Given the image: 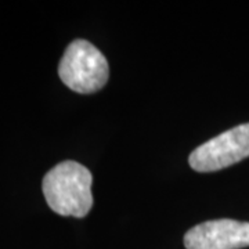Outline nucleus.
Instances as JSON below:
<instances>
[{
  "instance_id": "3",
  "label": "nucleus",
  "mask_w": 249,
  "mask_h": 249,
  "mask_svg": "<svg viewBox=\"0 0 249 249\" xmlns=\"http://www.w3.org/2000/svg\"><path fill=\"white\" fill-rule=\"evenodd\" d=\"M249 157V124H238L191 152L188 163L196 172H216Z\"/></svg>"
},
{
  "instance_id": "2",
  "label": "nucleus",
  "mask_w": 249,
  "mask_h": 249,
  "mask_svg": "<svg viewBox=\"0 0 249 249\" xmlns=\"http://www.w3.org/2000/svg\"><path fill=\"white\" fill-rule=\"evenodd\" d=\"M58 75L67 88L80 94H89L106 86L109 68L107 58L96 46L76 39L65 49Z\"/></svg>"
},
{
  "instance_id": "4",
  "label": "nucleus",
  "mask_w": 249,
  "mask_h": 249,
  "mask_svg": "<svg viewBox=\"0 0 249 249\" xmlns=\"http://www.w3.org/2000/svg\"><path fill=\"white\" fill-rule=\"evenodd\" d=\"M187 249H241L249 247V222L217 219L198 224L184 235Z\"/></svg>"
},
{
  "instance_id": "1",
  "label": "nucleus",
  "mask_w": 249,
  "mask_h": 249,
  "mask_svg": "<svg viewBox=\"0 0 249 249\" xmlns=\"http://www.w3.org/2000/svg\"><path fill=\"white\" fill-rule=\"evenodd\" d=\"M93 176L75 160H64L43 178L42 188L49 206L61 216L85 217L93 206Z\"/></svg>"
}]
</instances>
